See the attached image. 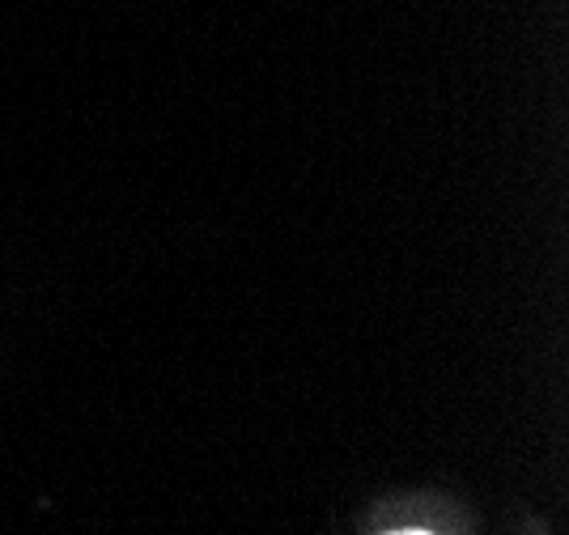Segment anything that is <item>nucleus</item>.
<instances>
[{
	"mask_svg": "<svg viewBox=\"0 0 569 535\" xmlns=\"http://www.w3.org/2000/svg\"><path fill=\"white\" fill-rule=\"evenodd\" d=\"M396 535H429V532H396Z\"/></svg>",
	"mask_w": 569,
	"mask_h": 535,
	"instance_id": "nucleus-1",
	"label": "nucleus"
}]
</instances>
